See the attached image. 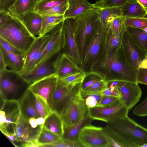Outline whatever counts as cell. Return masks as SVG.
<instances>
[{"instance_id":"6da1fadb","label":"cell","mask_w":147,"mask_h":147,"mask_svg":"<svg viewBox=\"0 0 147 147\" xmlns=\"http://www.w3.org/2000/svg\"><path fill=\"white\" fill-rule=\"evenodd\" d=\"M103 129L109 147H141L147 143V129L128 116L107 123Z\"/></svg>"},{"instance_id":"7a4b0ae2","label":"cell","mask_w":147,"mask_h":147,"mask_svg":"<svg viewBox=\"0 0 147 147\" xmlns=\"http://www.w3.org/2000/svg\"><path fill=\"white\" fill-rule=\"evenodd\" d=\"M99 63L101 68L110 75L107 80L137 83V70L134 69L128 62L124 55L121 44L118 49L108 54L104 55Z\"/></svg>"},{"instance_id":"3957f363","label":"cell","mask_w":147,"mask_h":147,"mask_svg":"<svg viewBox=\"0 0 147 147\" xmlns=\"http://www.w3.org/2000/svg\"><path fill=\"white\" fill-rule=\"evenodd\" d=\"M106 32L103 24L99 19L84 53L82 69L85 72L93 70L103 57Z\"/></svg>"},{"instance_id":"277c9868","label":"cell","mask_w":147,"mask_h":147,"mask_svg":"<svg viewBox=\"0 0 147 147\" xmlns=\"http://www.w3.org/2000/svg\"><path fill=\"white\" fill-rule=\"evenodd\" d=\"M30 85L19 72L7 69L0 71L1 98L5 101L19 102Z\"/></svg>"},{"instance_id":"5b68a950","label":"cell","mask_w":147,"mask_h":147,"mask_svg":"<svg viewBox=\"0 0 147 147\" xmlns=\"http://www.w3.org/2000/svg\"><path fill=\"white\" fill-rule=\"evenodd\" d=\"M0 37L25 54L36 37L29 32L21 20L14 16L0 27Z\"/></svg>"},{"instance_id":"8992f818","label":"cell","mask_w":147,"mask_h":147,"mask_svg":"<svg viewBox=\"0 0 147 147\" xmlns=\"http://www.w3.org/2000/svg\"><path fill=\"white\" fill-rule=\"evenodd\" d=\"M99 9L94 7L75 18L76 20L75 36L82 63L87 44L99 19Z\"/></svg>"},{"instance_id":"52a82bcc","label":"cell","mask_w":147,"mask_h":147,"mask_svg":"<svg viewBox=\"0 0 147 147\" xmlns=\"http://www.w3.org/2000/svg\"><path fill=\"white\" fill-rule=\"evenodd\" d=\"M0 129L7 138L15 136L20 115L18 102L5 101L1 98Z\"/></svg>"},{"instance_id":"ba28073f","label":"cell","mask_w":147,"mask_h":147,"mask_svg":"<svg viewBox=\"0 0 147 147\" xmlns=\"http://www.w3.org/2000/svg\"><path fill=\"white\" fill-rule=\"evenodd\" d=\"M80 86L64 109L61 118L64 126H72L78 123L88 111L84 100L80 94Z\"/></svg>"},{"instance_id":"9c48e42d","label":"cell","mask_w":147,"mask_h":147,"mask_svg":"<svg viewBox=\"0 0 147 147\" xmlns=\"http://www.w3.org/2000/svg\"><path fill=\"white\" fill-rule=\"evenodd\" d=\"M80 84L72 86L66 85L58 80L51 98V111L56 112L61 116L65 107L80 87Z\"/></svg>"},{"instance_id":"30bf717a","label":"cell","mask_w":147,"mask_h":147,"mask_svg":"<svg viewBox=\"0 0 147 147\" xmlns=\"http://www.w3.org/2000/svg\"><path fill=\"white\" fill-rule=\"evenodd\" d=\"M79 141L83 147H109L108 139L103 128L91 125L82 129Z\"/></svg>"},{"instance_id":"8fae6325","label":"cell","mask_w":147,"mask_h":147,"mask_svg":"<svg viewBox=\"0 0 147 147\" xmlns=\"http://www.w3.org/2000/svg\"><path fill=\"white\" fill-rule=\"evenodd\" d=\"M121 43L127 61L132 67L137 70L147 59V51L142 50L137 45L126 29L122 34Z\"/></svg>"},{"instance_id":"7c38bea8","label":"cell","mask_w":147,"mask_h":147,"mask_svg":"<svg viewBox=\"0 0 147 147\" xmlns=\"http://www.w3.org/2000/svg\"><path fill=\"white\" fill-rule=\"evenodd\" d=\"M129 111L120 101L118 104L112 106H96L88 109L89 115L92 119L107 123L128 116Z\"/></svg>"},{"instance_id":"4fadbf2b","label":"cell","mask_w":147,"mask_h":147,"mask_svg":"<svg viewBox=\"0 0 147 147\" xmlns=\"http://www.w3.org/2000/svg\"><path fill=\"white\" fill-rule=\"evenodd\" d=\"M63 20L50 31L51 37L45 47L41 59L36 66L41 63L51 59L64 49L66 44V38L63 28Z\"/></svg>"},{"instance_id":"5bb4252c","label":"cell","mask_w":147,"mask_h":147,"mask_svg":"<svg viewBox=\"0 0 147 147\" xmlns=\"http://www.w3.org/2000/svg\"><path fill=\"white\" fill-rule=\"evenodd\" d=\"M76 24L75 18H67L63 20V28L66 38L63 52L66 53L82 69V61L75 36Z\"/></svg>"},{"instance_id":"9a60e30c","label":"cell","mask_w":147,"mask_h":147,"mask_svg":"<svg viewBox=\"0 0 147 147\" xmlns=\"http://www.w3.org/2000/svg\"><path fill=\"white\" fill-rule=\"evenodd\" d=\"M58 80L56 74H53L31 84L28 89L42 100L50 109L51 97L57 87Z\"/></svg>"},{"instance_id":"2e32d148","label":"cell","mask_w":147,"mask_h":147,"mask_svg":"<svg viewBox=\"0 0 147 147\" xmlns=\"http://www.w3.org/2000/svg\"><path fill=\"white\" fill-rule=\"evenodd\" d=\"M120 95L119 100L129 111L139 101L142 93L138 84L118 81L117 85Z\"/></svg>"},{"instance_id":"e0dca14e","label":"cell","mask_w":147,"mask_h":147,"mask_svg":"<svg viewBox=\"0 0 147 147\" xmlns=\"http://www.w3.org/2000/svg\"><path fill=\"white\" fill-rule=\"evenodd\" d=\"M43 127L41 126L37 128H33L28 121L20 115L17 122L15 134L14 145L16 146L22 147L26 143L35 142Z\"/></svg>"},{"instance_id":"ac0fdd59","label":"cell","mask_w":147,"mask_h":147,"mask_svg":"<svg viewBox=\"0 0 147 147\" xmlns=\"http://www.w3.org/2000/svg\"><path fill=\"white\" fill-rule=\"evenodd\" d=\"M56 74L60 79L82 70L65 53L62 52L54 60Z\"/></svg>"},{"instance_id":"d6986e66","label":"cell","mask_w":147,"mask_h":147,"mask_svg":"<svg viewBox=\"0 0 147 147\" xmlns=\"http://www.w3.org/2000/svg\"><path fill=\"white\" fill-rule=\"evenodd\" d=\"M52 58L37 65L27 74L22 76L30 84L43 78L56 73Z\"/></svg>"},{"instance_id":"ffe728a7","label":"cell","mask_w":147,"mask_h":147,"mask_svg":"<svg viewBox=\"0 0 147 147\" xmlns=\"http://www.w3.org/2000/svg\"><path fill=\"white\" fill-rule=\"evenodd\" d=\"M18 103L21 115L28 121L30 118L41 117L36 108V96L29 89Z\"/></svg>"},{"instance_id":"44dd1931","label":"cell","mask_w":147,"mask_h":147,"mask_svg":"<svg viewBox=\"0 0 147 147\" xmlns=\"http://www.w3.org/2000/svg\"><path fill=\"white\" fill-rule=\"evenodd\" d=\"M51 36L50 32L42 36L36 37L33 43L25 55V60L24 67L20 73L22 76H24L29 72L33 61L37 53L44 44Z\"/></svg>"},{"instance_id":"7402d4cb","label":"cell","mask_w":147,"mask_h":147,"mask_svg":"<svg viewBox=\"0 0 147 147\" xmlns=\"http://www.w3.org/2000/svg\"><path fill=\"white\" fill-rule=\"evenodd\" d=\"M93 119L89 115L88 110L83 118L78 123L70 127L64 126L63 134L61 138L72 142L79 141V136L82 129L84 126L90 125Z\"/></svg>"},{"instance_id":"603a6c76","label":"cell","mask_w":147,"mask_h":147,"mask_svg":"<svg viewBox=\"0 0 147 147\" xmlns=\"http://www.w3.org/2000/svg\"><path fill=\"white\" fill-rule=\"evenodd\" d=\"M38 0H16L9 12L13 16L22 21L28 13L34 11Z\"/></svg>"},{"instance_id":"cb8c5ba5","label":"cell","mask_w":147,"mask_h":147,"mask_svg":"<svg viewBox=\"0 0 147 147\" xmlns=\"http://www.w3.org/2000/svg\"><path fill=\"white\" fill-rule=\"evenodd\" d=\"M68 7L64 15V19L75 18L94 7L87 0H69Z\"/></svg>"},{"instance_id":"d4e9b609","label":"cell","mask_w":147,"mask_h":147,"mask_svg":"<svg viewBox=\"0 0 147 147\" xmlns=\"http://www.w3.org/2000/svg\"><path fill=\"white\" fill-rule=\"evenodd\" d=\"M0 53L3 57L7 67L19 73L21 72L24 66L25 56L16 55L0 46Z\"/></svg>"},{"instance_id":"484cf974","label":"cell","mask_w":147,"mask_h":147,"mask_svg":"<svg viewBox=\"0 0 147 147\" xmlns=\"http://www.w3.org/2000/svg\"><path fill=\"white\" fill-rule=\"evenodd\" d=\"M22 22L29 31L35 37L40 36L42 26L41 16L38 13L33 11L26 15Z\"/></svg>"},{"instance_id":"4316f807","label":"cell","mask_w":147,"mask_h":147,"mask_svg":"<svg viewBox=\"0 0 147 147\" xmlns=\"http://www.w3.org/2000/svg\"><path fill=\"white\" fill-rule=\"evenodd\" d=\"M43 127L60 136L64 132V124L61 116L54 111H51L45 119Z\"/></svg>"},{"instance_id":"83f0119b","label":"cell","mask_w":147,"mask_h":147,"mask_svg":"<svg viewBox=\"0 0 147 147\" xmlns=\"http://www.w3.org/2000/svg\"><path fill=\"white\" fill-rule=\"evenodd\" d=\"M99 19L103 24L106 32L110 29L113 21L116 18L122 16L121 7L106 9L99 8Z\"/></svg>"},{"instance_id":"f1b7e54d","label":"cell","mask_w":147,"mask_h":147,"mask_svg":"<svg viewBox=\"0 0 147 147\" xmlns=\"http://www.w3.org/2000/svg\"><path fill=\"white\" fill-rule=\"evenodd\" d=\"M122 16L124 17H145L146 12L136 1L129 2L121 7Z\"/></svg>"},{"instance_id":"f546056e","label":"cell","mask_w":147,"mask_h":147,"mask_svg":"<svg viewBox=\"0 0 147 147\" xmlns=\"http://www.w3.org/2000/svg\"><path fill=\"white\" fill-rule=\"evenodd\" d=\"M41 16L42 26L40 36L50 32L64 19V15Z\"/></svg>"},{"instance_id":"4dcf8cb0","label":"cell","mask_w":147,"mask_h":147,"mask_svg":"<svg viewBox=\"0 0 147 147\" xmlns=\"http://www.w3.org/2000/svg\"><path fill=\"white\" fill-rule=\"evenodd\" d=\"M126 31L135 43L140 49L147 51V33L143 30L131 27Z\"/></svg>"},{"instance_id":"1f68e13d","label":"cell","mask_w":147,"mask_h":147,"mask_svg":"<svg viewBox=\"0 0 147 147\" xmlns=\"http://www.w3.org/2000/svg\"><path fill=\"white\" fill-rule=\"evenodd\" d=\"M121 37L116 36L110 28L106 32L104 55L109 54L120 47L121 44Z\"/></svg>"},{"instance_id":"d6a6232c","label":"cell","mask_w":147,"mask_h":147,"mask_svg":"<svg viewBox=\"0 0 147 147\" xmlns=\"http://www.w3.org/2000/svg\"><path fill=\"white\" fill-rule=\"evenodd\" d=\"M106 79V76L104 73L92 70L86 72V75L80 84L81 90H84L95 83Z\"/></svg>"},{"instance_id":"836d02e7","label":"cell","mask_w":147,"mask_h":147,"mask_svg":"<svg viewBox=\"0 0 147 147\" xmlns=\"http://www.w3.org/2000/svg\"><path fill=\"white\" fill-rule=\"evenodd\" d=\"M61 137L43 127L36 140L39 147L54 143L59 140Z\"/></svg>"},{"instance_id":"e575fe53","label":"cell","mask_w":147,"mask_h":147,"mask_svg":"<svg viewBox=\"0 0 147 147\" xmlns=\"http://www.w3.org/2000/svg\"><path fill=\"white\" fill-rule=\"evenodd\" d=\"M85 75L86 72L82 70L59 79L58 80L66 85L75 86L81 83Z\"/></svg>"},{"instance_id":"d590c367","label":"cell","mask_w":147,"mask_h":147,"mask_svg":"<svg viewBox=\"0 0 147 147\" xmlns=\"http://www.w3.org/2000/svg\"><path fill=\"white\" fill-rule=\"evenodd\" d=\"M134 1L135 0H99L93 5L94 7L101 9L121 7L127 3Z\"/></svg>"},{"instance_id":"8d00e7d4","label":"cell","mask_w":147,"mask_h":147,"mask_svg":"<svg viewBox=\"0 0 147 147\" xmlns=\"http://www.w3.org/2000/svg\"><path fill=\"white\" fill-rule=\"evenodd\" d=\"M69 0H38L34 11L39 12L44 10L68 3Z\"/></svg>"},{"instance_id":"74e56055","label":"cell","mask_w":147,"mask_h":147,"mask_svg":"<svg viewBox=\"0 0 147 147\" xmlns=\"http://www.w3.org/2000/svg\"><path fill=\"white\" fill-rule=\"evenodd\" d=\"M126 27H131L144 30L147 27V18L124 17Z\"/></svg>"},{"instance_id":"f35d334b","label":"cell","mask_w":147,"mask_h":147,"mask_svg":"<svg viewBox=\"0 0 147 147\" xmlns=\"http://www.w3.org/2000/svg\"><path fill=\"white\" fill-rule=\"evenodd\" d=\"M125 18L121 16L115 19L112 23L110 29L116 36L121 37L126 30L124 23Z\"/></svg>"},{"instance_id":"ab89813d","label":"cell","mask_w":147,"mask_h":147,"mask_svg":"<svg viewBox=\"0 0 147 147\" xmlns=\"http://www.w3.org/2000/svg\"><path fill=\"white\" fill-rule=\"evenodd\" d=\"M68 6L67 3L51 7L38 13L41 16L64 15Z\"/></svg>"},{"instance_id":"60d3db41","label":"cell","mask_w":147,"mask_h":147,"mask_svg":"<svg viewBox=\"0 0 147 147\" xmlns=\"http://www.w3.org/2000/svg\"><path fill=\"white\" fill-rule=\"evenodd\" d=\"M120 101L119 98L118 97L103 96L98 102L96 106L102 107L112 106L118 104Z\"/></svg>"},{"instance_id":"b9f144b4","label":"cell","mask_w":147,"mask_h":147,"mask_svg":"<svg viewBox=\"0 0 147 147\" xmlns=\"http://www.w3.org/2000/svg\"><path fill=\"white\" fill-rule=\"evenodd\" d=\"M35 96L36 105L38 111L40 116L45 119L51 111L42 100L38 96Z\"/></svg>"},{"instance_id":"7bdbcfd3","label":"cell","mask_w":147,"mask_h":147,"mask_svg":"<svg viewBox=\"0 0 147 147\" xmlns=\"http://www.w3.org/2000/svg\"><path fill=\"white\" fill-rule=\"evenodd\" d=\"M137 82L147 85V59L137 69Z\"/></svg>"},{"instance_id":"ee69618b","label":"cell","mask_w":147,"mask_h":147,"mask_svg":"<svg viewBox=\"0 0 147 147\" xmlns=\"http://www.w3.org/2000/svg\"><path fill=\"white\" fill-rule=\"evenodd\" d=\"M43 147H79L83 146L79 142H72L61 138L54 143L45 145Z\"/></svg>"},{"instance_id":"f6af8a7d","label":"cell","mask_w":147,"mask_h":147,"mask_svg":"<svg viewBox=\"0 0 147 147\" xmlns=\"http://www.w3.org/2000/svg\"><path fill=\"white\" fill-rule=\"evenodd\" d=\"M108 84L107 80H103L95 83L84 91L88 92H102L107 88Z\"/></svg>"},{"instance_id":"bcb514c9","label":"cell","mask_w":147,"mask_h":147,"mask_svg":"<svg viewBox=\"0 0 147 147\" xmlns=\"http://www.w3.org/2000/svg\"><path fill=\"white\" fill-rule=\"evenodd\" d=\"M132 112L138 116H147V96L144 100L134 109Z\"/></svg>"},{"instance_id":"7dc6e473","label":"cell","mask_w":147,"mask_h":147,"mask_svg":"<svg viewBox=\"0 0 147 147\" xmlns=\"http://www.w3.org/2000/svg\"><path fill=\"white\" fill-rule=\"evenodd\" d=\"M0 46L7 51L16 55L25 56V53L1 37H0Z\"/></svg>"},{"instance_id":"c3c4849f","label":"cell","mask_w":147,"mask_h":147,"mask_svg":"<svg viewBox=\"0 0 147 147\" xmlns=\"http://www.w3.org/2000/svg\"><path fill=\"white\" fill-rule=\"evenodd\" d=\"M13 18L9 12L0 11V27L5 25Z\"/></svg>"},{"instance_id":"681fc988","label":"cell","mask_w":147,"mask_h":147,"mask_svg":"<svg viewBox=\"0 0 147 147\" xmlns=\"http://www.w3.org/2000/svg\"><path fill=\"white\" fill-rule=\"evenodd\" d=\"M16 0H0V11L9 12V10Z\"/></svg>"},{"instance_id":"f907efd6","label":"cell","mask_w":147,"mask_h":147,"mask_svg":"<svg viewBox=\"0 0 147 147\" xmlns=\"http://www.w3.org/2000/svg\"><path fill=\"white\" fill-rule=\"evenodd\" d=\"M84 100L85 103L88 109L96 106L98 103V101L94 97L91 96L86 97Z\"/></svg>"},{"instance_id":"816d5d0a","label":"cell","mask_w":147,"mask_h":147,"mask_svg":"<svg viewBox=\"0 0 147 147\" xmlns=\"http://www.w3.org/2000/svg\"><path fill=\"white\" fill-rule=\"evenodd\" d=\"M36 119L37 118L32 117L28 119V121L32 127L33 128H37L41 126H43L38 125L37 121Z\"/></svg>"},{"instance_id":"f5cc1de1","label":"cell","mask_w":147,"mask_h":147,"mask_svg":"<svg viewBox=\"0 0 147 147\" xmlns=\"http://www.w3.org/2000/svg\"><path fill=\"white\" fill-rule=\"evenodd\" d=\"M2 54L0 53V71L7 69Z\"/></svg>"},{"instance_id":"db71d44e","label":"cell","mask_w":147,"mask_h":147,"mask_svg":"<svg viewBox=\"0 0 147 147\" xmlns=\"http://www.w3.org/2000/svg\"><path fill=\"white\" fill-rule=\"evenodd\" d=\"M144 9L147 14V0H135Z\"/></svg>"},{"instance_id":"11a10c76","label":"cell","mask_w":147,"mask_h":147,"mask_svg":"<svg viewBox=\"0 0 147 147\" xmlns=\"http://www.w3.org/2000/svg\"><path fill=\"white\" fill-rule=\"evenodd\" d=\"M144 30L146 33H147V27L145 28Z\"/></svg>"}]
</instances>
